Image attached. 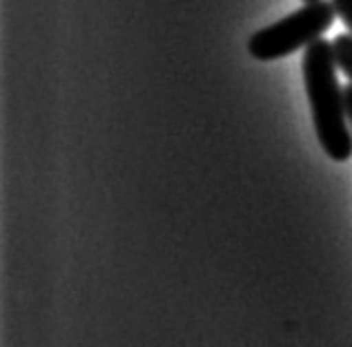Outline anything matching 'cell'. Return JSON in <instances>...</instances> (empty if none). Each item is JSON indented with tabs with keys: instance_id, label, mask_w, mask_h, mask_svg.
I'll use <instances>...</instances> for the list:
<instances>
[{
	"instance_id": "6da1fadb",
	"label": "cell",
	"mask_w": 352,
	"mask_h": 347,
	"mask_svg": "<svg viewBox=\"0 0 352 347\" xmlns=\"http://www.w3.org/2000/svg\"><path fill=\"white\" fill-rule=\"evenodd\" d=\"M337 58L332 43L314 40L303 53L305 94L310 100L314 132L323 152L332 160L346 163L352 156V132L346 112L344 87L337 78Z\"/></svg>"
},
{
	"instance_id": "7a4b0ae2",
	"label": "cell",
	"mask_w": 352,
	"mask_h": 347,
	"mask_svg": "<svg viewBox=\"0 0 352 347\" xmlns=\"http://www.w3.org/2000/svg\"><path fill=\"white\" fill-rule=\"evenodd\" d=\"M337 18L332 0H312L303 3L290 16L263 27L248 40V51L261 62L279 60L299 49H308L314 40L323 38Z\"/></svg>"
},
{
	"instance_id": "3957f363",
	"label": "cell",
	"mask_w": 352,
	"mask_h": 347,
	"mask_svg": "<svg viewBox=\"0 0 352 347\" xmlns=\"http://www.w3.org/2000/svg\"><path fill=\"white\" fill-rule=\"evenodd\" d=\"M332 49H335V58L341 74L352 83V34H339L332 40Z\"/></svg>"
},
{
	"instance_id": "277c9868",
	"label": "cell",
	"mask_w": 352,
	"mask_h": 347,
	"mask_svg": "<svg viewBox=\"0 0 352 347\" xmlns=\"http://www.w3.org/2000/svg\"><path fill=\"white\" fill-rule=\"evenodd\" d=\"M332 5L337 9V18L344 21L348 32L352 34V0H332Z\"/></svg>"
},
{
	"instance_id": "5b68a950",
	"label": "cell",
	"mask_w": 352,
	"mask_h": 347,
	"mask_svg": "<svg viewBox=\"0 0 352 347\" xmlns=\"http://www.w3.org/2000/svg\"><path fill=\"white\" fill-rule=\"evenodd\" d=\"M344 96H346V112H348V123L352 127V83L344 87Z\"/></svg>"
},
{
	"instance_id": "8992f818",
	"label": "cell",
	"mask_w": 352,
	"mask_h": 347,
	"mask_svg": "<svg viewBox=\"0 0 352 347\" xmlns=\"http://www.w3.org/2000/svg\"><path fill=\"white\" fill-rule=\"evenodd\" d=\"M303 3H312V0H303Z\"/></svg>"
}]
</instances>
